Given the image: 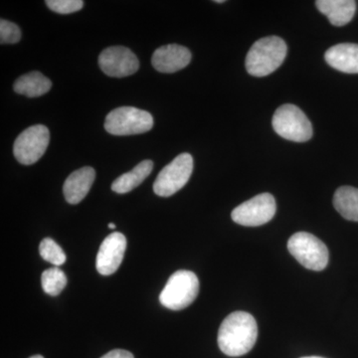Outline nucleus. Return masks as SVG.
<instances>
[{"label":"nucleus","mask_w":358,"mask_h":358,"mask_svg":"<svg viewBox=\"0 0 358 358\" xmlns=\"http://www.w3.org/2000/svg\"><path fill=\"white\" fill-rule=\"evenodd\" d=\"M50 141V133L43 124L26 129L17 136L13 145V154L21 164L31 166L41 159Z\"/></svg>","instance_id":"8"},{"label":"nucleus","mask_w":358,"mask_h":358,"mask_svg":"<svg viewBox=\"0 0 358 358\" xmlns=\"http://www.w3.org/2000/svg\"><path fill=\"white\" fill-rule=\"evenodd\" d=\"M95 178V169L90 166L82 167L71 173L63 186L66 201L70 204L80 203L88 194Z\"/></svg>","instance_id":"13"},{"label":"nucleus","mask_w":358,"mask_h":358,"mask_svg":"<svg viewBox=\"0 0 358 358\" xmlns=\"http://www.w3.org/2000/svg\"><path fill=\"white\" fill-rule=\"evenodd\" d=\"M52 88V82L42 73L31 72L22 75L14 83V91L28 98H37L48 93Z\"/></svg>","instance_id":"17"},{"label":"nucleus","mask_w":358,"mask_h":358,"mask_svg":"<svg viewBox=\"0 0 358 358\" xmlns=\"http://www.w3.org/2000/svg\"><path fill=\"white\" fill-rule=\"evenodd\" d=\"M334 206L346 220L358 222V188L341 186L334 196Z\"/></svg>","instance_id":"18"},{"label":"nucleus","mask_w":358,"mask_h":358,"mask_svg":"<svg viewBox=\"0 0 358 358\" xmlns=\"http://www.w3.org/2000/svg\"><path fill=\"white\" fill-rule=\"evenodd\" d=\"M272 124L275 133L285 140L305 143L313 136L312 122L300 108L291 103L278 108Z\"/></svg>","instance_id":"4"},{"label":"nucleus","mask_w":358,"mask_h":358,"mask_svg":"<svg viewBox=\"0 0 358 358\" xmlns=\"http://www.w3.org/2000/svg\"><path fill=\"white\" fill-rule=\"evenodd\" d=\"M287 50L286 43L280 37L268 36L258 40L247 54V72L254 77L272 74L284 62Z\"/></svg>","instance_id":"2"},{"label":"nucleus","mask_w":358,"mask_h":358,"mask_svg":"<svg viewBox=\"0 0 358 358\" xmlns=\"http://www.w3.org/2000/svg\"><path fill=\"white\" fill-rule=\"evenodd\" d=\"M42 288L49 296H58L67 285V277L60 268L53 267L44 271L41 277Z\"/></svg>","instance_id":"19"},{"label":"nucleus","mask_w":358,"mask_h":358,"mask_svg":"<svg viewBox=\"0 0 358 358\" xmlns=\"http://www.w3.org/2000/svg\"><path fill=\"white\" fill-rule=\"evenodd\" d=\"M301 358H324V357H301Z\"/></svg>","instance_id":"27"},{"label":"nucleus","mask_w":358,"mask_h":358,"mask_svg":"<svg viewBox=\"0 0 358 358\" xmlns=\"http://www.w3.org/2000/svg\"><path fill=\"white\" fill-rule=\"evenodd\" d=\"M258 338V326L253 315L246 312L230 313L218 331V345L228 357H237L248 353Z\"/></svg>","instance_id":"1"},{"label":"nucleus","mask_w":358,"mask_h":358,"mask_svg":"<svg viewBox=\"0 0 358 358\" xmlns=\"http://www.w3.org/2000/svg\"><path fill=\"white\" fill-rule=\"evenodd\" d=\"M315 6L336 27L350 23L357 11V2L353 0H317Z\"/></svg>","instance_id":"15"},{"label":"nucleus","mask_w":358,"mask_h":358,"mask_svg":"<svg viewBox=\"0 0 358 358\" xmlns=\"http://www.w3.org/2000/svg\"><path fill=\"white\" fill-rule=\"evenodd\" d=\"M324 59L334 69L348 74H358V44L334 45L326 52Z\"/></svg>","instance_id":"14"},{"label":"nucleus","mask_w":358,"mask_h":358,"mask_svg":"<svg viewBox=\"0 0 358 358\" xmlns=\"http://www.w3.org/2000/svg\"><path fill=\"white\" fill-rule=\"evenodd\" d=\"M21 39L20 28L15 23L1 20L0 21V42L1 44H15Z\"/></svg>","instance_id":"22"},{"label":"nucleus","mask_w":358,"mask_h":358,"mask_svg":"<svg viewBox=\"0 0 358 358\" xmlns=\"http://www.w3.org/2000/svg\"><path fill=\"white\" fill-rule=\"evenodd\" d=\"M99 65L107 76L124 78L138 72L140 61L127 47L113 46L100 54Z\"/></svg>","instance_id":"10"},{"label":"nucleus","mask_w":358,"mask_h":358,"mask_svg":"<svg viewBox=\"0 0 358 358\" xmlns=\"http://www.w3.org/2000/svg\"><path fill=\"white\" fill-rule=\"evenodd\" d=\"M214 2H216V3H223L224 0H216V1Z\"/></svg>","instance_id":"26"},{"label":"nucleus","mask_w":358,"mask_h":358,"mask_svg":"<svg viewBox=\"0 0 358 358\" xmlns=\"http://www.w3.org/2000/svg\"><path fill=\"white\" fill-rule=\"evenodd\" d=\"M288 250L291 255L303 267L322 271L329 264V250L324 242L310 233L299 232L289 238Z\"/></svg>","instance_id":"5"},{"label":"nucleus","mask_w":358,"mask_h":358,"mask_svg":"<svg viewBox=\"0 0 358 358\" xmlns=\"http://www.w3.org/2000/svg\"><path fill=\"white\" fill-rule=\"evenodd\" d=\"M127 248V239L122 233L115 232L103 240L96 255V271L103 275L117 272L122 262Z\"/></svg>","instance_id":"11"},{"label":"nucleus","mask_w":358,"mask_h":358,"mask_svg":"<svg viewBox=\"0 0 358 358\" xmlns=\"http://www.w3.org/2000/svg\"><path fill=\"white\" fill-rule=\"evenodd\" d=\"M101 358H134L133 353L124 350H114Z\"/></svg>","instance_id":"23"},{"label":"nucleus","mask_w":358,"mask_h":358,"mask_svg":"<svg viewBox=\"0 0 358 358\" xmlns=\"http://www.w3.org/2000/svg\"><path fill=\"white\" fill-rule=\"evenodd\" d=\"M45 3L52 11L60 14L77 13L84 6L82 0H46Z\"/></svg>","instance_id":"21"},{"label":"nucleus","mask_w":358,"mask_h":358,"mask_svg":"<svg viewBox=\"0 0 358 358\" xmlns=\"http://www.w3.org/2000/svg\"><path fill=\"white\" fill-rule=\"evenodd\" d=\"M40 256L55 267L66 262V255L62 248L51 238H45L39 246Z\"/></svg>","instance_id":"20"},{"label":"nucleus","mask_w":358,"mask_h":358,"mask_svg":"<svg viewBox=\"0 0 358 358\" xmlns=\"http://www.w3.org/2000/svg\"><path fill=\"white\" fill-rule=\"evenodd\" d=\"M199 292L197 275L192 271L179 270L169 277L159 294V301L169 310H180L192 305Z\"/></svg>","instance_id":"3"},{"label":"nucleus","mask_w":358,"mask_h":358,"mask_svg":"<svg viewBox=\"0 0 358 358\" xmlns=\"http://www.w3.org/2000/svg\"><path fill=\"white\" fill-rule=\"evenodd\" d=\"M29 358H44V357H42V355H33V357H29Z\"/></svg>","instance_id":"25"},{"label":"nucleus","mask_w":358,"mask_h":358,"mask_svg":"<svg viewBox=\"0 0 358 358\" xmlns=\"http://www.w3.org/2000/svg\"><path fill=\"white\" fill-rule=\"evenodd\" d=\"M154 127V117L147 112L134 107L113 110L106 117L105 129L114 136L145 134Z\"/></svg>","instance_id":"6"},{"label":"nucleus","mask_w":358,"mask_h":358,"mask_svg":"<svg viewBox=\"0 0 358 358\" xmlns=\"http://www.w3.org/2000/svg\"><path fill=\"white\" fill-rule=\"evenodd\" d=\"M154 162L152 160H143L134 167L133 171L124 173L115 179L112 185V190L119 194H124L138 187L145 179L152 173Z\"/></svg>","instance_id":"16"},{"label":"nucleus","mask_w":358,"mask_h":358,"mask_svg":"<svg viewBox=\"0 0 358 358\" xmlns=\"http://www.w3.org/2000/svg\"><path fill=\"white\" fill-rule=\"evenodd\" d=\"M275 210L274 196L270 193H262L237 206L231 213V217L239 225L257 227L270 222Z\"/></svg>","instance_id":"9"},{"label":"nucleus","mask_w":358,"mask_h":358,"mask_svg":"<svg viewBox=\"0 0 358 358\" xmlns=\"http://www.w3.org/2000/svg\"><path fill=\"white\" fill-rule=\"evenodd\" d=\"M192 61V53L185 46L169 44L155 51L152 64L160 73H176L183 69Z\"/></svg>","instance_id":"12"},{"label":"nucleus","mask_w":358,"mask_h":358,"mask_svg":"<svg viewBox=\"0 0 358 358\" xmlns=\"http://www.w3.org/2000/svg\"><path fill=\"white\" fill-rule=\"evenodd\" d=\"M193 171V159L189 154L178 155L162 169L154 183V192L160 197H169L185 187Z\"/></svg>","instance_id":"7"},{"label":"nucleus","mask_w":358,"mask_h":358,"mask_svg":"<svg viewBox=\"0 0 358 358\" xmlns=\"http://www.w3.org/2000/svg\"><path fill=\"white\" fill-rule=\"evenodd\" d=\"M109 228H110V229H115V224H114V223H110V224H109Z\"/></svg>","instance_id":"24"}]
</instances>
